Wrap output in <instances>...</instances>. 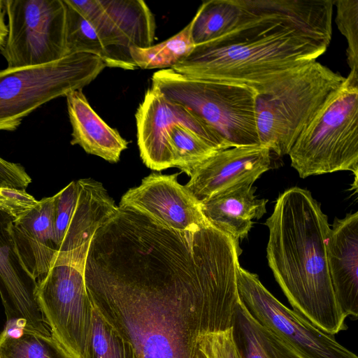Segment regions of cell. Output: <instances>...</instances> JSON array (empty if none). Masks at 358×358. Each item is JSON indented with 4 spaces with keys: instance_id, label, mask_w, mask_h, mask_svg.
I'll list each match as a JSON object with an SVG mask.
<instances>
[{
    "instance_id": "1",
    "label": "cell",
    "mask_w": 358,
    "mask_h": 358,
    "mask_svg": "<svg viewBox=\"0 0 358 358\" xmlns=\"http://www.w3.org/2000/svg\"><path fill=\"white\" fill-rule=\"evenodd\" d=\"M241 252L210 224L177 231L120 207L91 241L87 292L137 358H206L204 337L231 327Z\"/></svg>"
},
{
    "instance_id": "2",
    "label": "cell",
    "mask_w": 358,
    "mask_h": 358,
    "mask_svg": "<svg viewBox=\"0 0 358 358\" xmlns=\"http://www.w3.org/2000/svg\"><path fill=\"white\" fill-rule=\"evenodd\" d=\"M238 24L196 45L171 69L205 80L266 84L316 61L332 34L333 0H242Z\"/></svg>"
},
{
    "instance_id": "3",
    "label": "cell",
    "mask_w": 358,
    "mask_h": 358,
    "mask_svg": "<svg viewBox=\"0 0 358 358\" xmlns=\"http://www.w3.org/2000/svg\"><path fill=\"white\" fill-rule=\"evenodd\" d=\"M265 225L266 257L293 310L322 331L348 329L335 298L326 243L330 229L320 204L306 189L293 187L278 197Z\"/></svg>"
},
{
    "instance_id": "4",
    "label": "cell",
    "mask_w": 358,
    "mask_h": 358,
    "mask_svg": "<svg viewBox=\"0 0 358 358\" xmlns=\"http://www.w3.org/2000/svg\"><path fill=\"white\" fill-rule=\"evenodd\" d=\"M345 78L315 61L266 84L257 92L260 145L288 155L301 133L337 96Z\"/></svg>"
},
{
    "instance_id": "5",
    "label": "cell",
    "mask_w": 358,
    "mask_h": 358,
    "mask_svg": "<svg viewBox=\"0 0 358 358\" xmlns=\"http://www.w3.org/2000/svg\"><path fill=\"white\" fill-rule=\"evenodd\" d=\"M151 80V87L188 109L227 148L260 145L253 87L192 78L171 69L155 72Z\"/></svg>"
},
{
    "instance_id": "6",
    "label": "cell",
    "mask_w": 358,
    "mask_h": 358,
    "mask_svg": "<svg viewBox=\"0 0 358 358\" xmlns=\"http://www.w3.org/2000/svg\"><path fill=\"white\" fill-rule=\"evenodd\" d=\"M102 59L74 53L47 64L0 70V131H14L47 102L82 90L104 69Z\"/></svg>"
},
{
    "instance_id": "7",
    "label": "cell",
    "mask_w": 358,
    "mask_h": 358,
    "mask_svg": "<svg viewBox=\"0 0 358 358\" xmlns=\"http://www.w3.org/2000/svg\"><path fill=\"white\" fill-rule=\"evenodd\" d=\"M289 156L302 178L350 171L358 175V87L344 83L301 133Z\"/></svg>"
},
{
    "instance_id": "8",
    "label": "cell",
    "mask_w": 358,
    "mask_h": 358,
    "mask_svg": "<svg viewBox=\"0 0 358 358\" xmlns=\"http://www.w3.org/2000/svg\"><path fill=\"white\" fill-rule=\"evenodd\" d=\"M85 264L56 250L48 273L37 280L38 301L50 333L74 358L87 357L92 327Z\"/></svg>"
},
{
    "instance_id": "9",
    "label": "cell",
    "mask_w": 358,
    "mask_h": 358,
    "mask_svg": "<svg viewBox=\"0 0 358 358\" xmlns=\"http://www.w3.org/2000/svg\"><path fill=\"white\" fill-rule=\"evenodd\" d=\"M8 34L0 53L7 68L35 66L67 55L64 0H3Z\"/></svg>"
},
{
    "instance_id": "10",
    "label": "cell",
    "mask_w": 358,
    "mask_h": 358,
    "mask_svg": "<svg viewBox=\"0 0 358 358\" xmlns=\"http://www.w3.org/2000/svg\"><path fill=\"white\" fill-rule=\"evenodd\" d=\"M239 300L250 315L306 358H357L294 310L278 301L258 275L240 265L236 271Z\"/></svg>"
},
{
    "instance_id": "11",
    "label": "cell",
    "mask_w": 358,
    "mask_h": 358,
    "mask_svg": "<svg viewBox=\"0 0 358 358\" xmlns=\"http://www.w3.org/2000/svg\"><path fill=\"white\" fill-rule=\"evenodd\" d=\"M135 116L140 155L143 163L152 170L174 167L168 136L176 124L194 131L217 150L227 149L188 109L166 99L152 87L147 90Z\"/></svg>"
},
{
    "instance_id": "12",
    "label": "cell",
    "mask_w": 358,
    "mask_h": 358,
    "mask_svg": "<svg viewBox=\"0 0 358 358\" xmlns=\"http://www.w3.org/2000/svg\"><path fill=\"white\" fill-rule=\"evenodd\" d=\"M13 223V219L0 210V296L6 322H18L27 329L50 334L37 299V280L19 255Z\"/></svg>"
},
{
    "instance_id": "13",
    "label": "cell",
    "mask_w": 358,
    "mask_h": 358,
    "mask_svg": "<svg viewBox=\"0 0 358 358\" xmlns=\"http://www.w3.org/2000/svg\"><path fill=\"white\" fill-rule=\"evenodd\" d=\"M177 176L151 173L140 185L129 189L122 196L120 205L134 208L177 231L210 224L200 202L185 185L178 182Z\"/></svg>"
},
{
    "instance_id": "14",
    "label": "cell",
    "mask_w": 358,
    "mask_h": 358,
    "mask_svg": "<svg viewBox=\"0 0 358 358\" xmlns=\"http://www.w3.org/2000/svg\"><path fill=\"white\" fill-rule=\"evenodd\" d=\"M270 153L262 145L217 150L192 171L185 187L201 202L236 185L253 184L270 169Z\"/></svg>"
},
{
    "instance_id": "15",
    "label": "cell",
    "mask_w": 358,
    "mask_h": 358,
    "mask_svg": "<svg viewBox=\"0 0 358 358\" xmlns=\"http://www.w3.org/2000/svg\"><path fill=\"white\" fill-rule=\"evenodd\" d=\"M327 243L330 279L337 303L348 317L358 316V212L335 218Z\"/></svg>"
},
{
    "instance_id": "16",
    "label": "cell",
    "mask_w": 358,
    "mask_h": 358,
    "mask_svg": "<svg viewBox=\"0 0 358 358\" xmlns=\"http://www.w3.org/2000/svg\"><path fill=\"white\" fill-rule=\"evenodd\" d=\"M77 197L56 250L87 257L94 234L117 206L101 182L84 178L77 180Z\"/></svg>"
},
{
    "instance_id": "17",
    "label": "cell",
    "mask_w": 358,
    "mask_h": 358,
    "mask_svg": "<svg viewBox=\"0 0 358 358\" xmlns=\"http://www.w3.org/2000/svg\"><path fill=\"white\" fill-rule=\"evenodd\" d=\"M55 194L38 201V206L13 223V234L19 255L37 280L50 268L56 251Z\"/></svg>"
},
{
    "instance_id": "18",
    "label": "cell",
    "mask_w": 358,
    "mask_h": 358,
    "mask_svg": "<svg viewBox=\"0 0 358 358\" xmlns=\"http://www.w3.org/2000/svg\"><path fill=\"white\" fill-rule=\"evenodd\" d=\"M250 183H241L200 202L201 211L213 227L234 240L245 238L252 227V220L266 213L268 201L257 199Z\"/></svg>"
},
{
    "instance_id": "19",
    "label": "cell",
    "mask_w": 358,
    "mask_h": 358,
    "mask_svg": "<svg viewBox=\"0 0 358 358\" xmlns=\"http://www.w3.org/2000/svg\"><path fill=\"white\" fill-rule=\"evenodd\" d=\"M66 98L72 127L71 144L108 162H118L128 142L94 110L82 90L68 93Z\"/></svg>"
},
{
    "instance_id": "20",
    "label": "cell",
    "mask_w": 358,
    "mask_h": 358,
    "mask_svg": "<svg viewBox=\"0 0 358 358\" xmlns=\"http://www.w3.org/2000/svg\"><path fill=\"white\" fill-rule=\"evenodd\" d=\"M231 331L241 358H306L255 320L240 300L234 310Z\"/></svg>"
},
{
    "instance_id": "21",
    "label": "cell",
    "mask_w": 358,
    "mask_h": 358,
    "mask_svg": "<svg viewBox=\"0 0 358 358\" xmlns=\"http://www.w3.org/2000/svg\"><path fill=\"white\" fill-rule=\"evenodd\" d=\"M92 24L107 55L106 66L123 69L136 68L130 53V43L105 12L99 0H66Z\"/></svg>"
},
{
    "instance_id": "22",
    "label": "cell",
    "mask_w": 358,
    "mask_h": 358,
    "mask_svg": "<svg viewBox=\"0 0 358 358\" xmlns=\"http://www.w3.org/2000/svg\"><path fill=\"white\" fill-rule=\"evenodd\" d=\"M0 358H74L51 334L6 322L0 334Z\"/></svg>"
},
{
    "instance_id": "23",
    "label": "cell",
    "mask_w": 358,
    "mask_h": 358,
    "mask_svg": "<svg viewBox=\"0 0 358 358\" xmlns=\"http://www.w3.org/2000/svg\"><path fill=\"white\" fill-rule=\"evenodd\" d=\"M244 13L242 0L203 2L191 20V36L196 45L215 40L235 28Z\"/></svg>"
},
{
    "instance_id": "24",
    "label": "cell",
    "mask_w": 358,
    "mask_h": 358,
    "mask_svg": "<svg viewBox=\"0 0 358 358\" xmlns=\"http://www.w3.org/2000/svg\"><path fill=\"white\" fill-rule=\"evenodd\" d=\"M191 36V22L167 40L147 48L131 47V57L136 68L171 69L194 48Z\"/></svg>"
},
{
    "instance_id": "25",
    "label": "cell",
    "mask_w": 358,
    "mask_h": 358,
    "mask_svg": "<svg viewBox=\"0 0 358 358\" xmlns=\"http://www.w3.org/2000/svg\"><path fill=\"white\" fill-rule=\"evenodd\" d=\"M168 138L174 167L189 176L197 166L217 151L194 131L181 124L173 126Z\"/></svg>"
},
{
    "instance_id": "26",
    "label": "cell",
    "mask_w": 358,
    "mask_h": 358,
    "mask_svg": "<svg viewBox=\"0 0 358 358\" xmlns=\"http://www.w3.org/2000/svg\"><path fill=\"white\" fill-rule=\"evenodd\" d=\"M86 358H137L132 345L110 325L94 306Z\"/></svg>"
},
{
    "instance_id": "27",
    "label": "cell",
    "mask_w": 358,
    "mask_h": 358,
    "mask_svg": "<svg viewBox=\"0 0 358 358\" xmlns=\"http://www.w3.org/2000/svg\"><path fill=\"white\" fill-rule=\"evenodd\" d=\"M66 6V42L67 55L88 53L102 59L106 66L108 55L92 24L64 0Z\"/></svg>"
},
{
    "instance_id": "28",
    "label": "cell",
    "mask_w": 358,
    "mask_h": 358,
    "mask_svg": "<svg viewBox=\"0 0 358 358\" xmlns=\"http://www.w3.org/2000/svg\"><path fill=\"white\" fill-rule=\"evenodd\" d=\"M336 22L348 42L347 61L350 72L345 84L358 87V0H336Z\"/></svg>"
},
{
    "instance_id": "29",
    "label": "cell",
    "mask_w": 358,
    "mask_h": 358,
    "mask_svg": "<svg viewBox=\"0 0 358 358\" xmlns=\"http://www.w3.org/2000/svg\"><path fill=\"white\" fill-rule=\"evenodd\" d=\"M38 204L33 196L25 189L0 188V210L8 214L16 222L34 210Z\"/></svg>"
},
{
    "instance_id": "30",
    "label": "cell",
    "mask_w": 358,
    "mask_h": 358,
    "mask_svg": "<svg viewBox=\"0 0 358 358\" xmlns=\"http://www.w3.org/2000/svg\"><path fill=\"white\" fill-rule=\"evenodd\" d=\"M206 358H241L234 344L231 327L209 333L201 345Z\"/></svg>"
},
{
    "instance_id": "31",
    "label": "cell",
    "mask_w": 358,
    "mask_h": 358,
    "mask_svg": "<svg viewBox=\"0 0 358 358\" xmlns=\"http://www.w3.org/2000/svg\"><path fill=\"white\" fill-rule=\"evenodd\" d=\"M3 0H0V50L3 48L8 34V27L5 22Z\"/></svg>"
}]
</instances>
